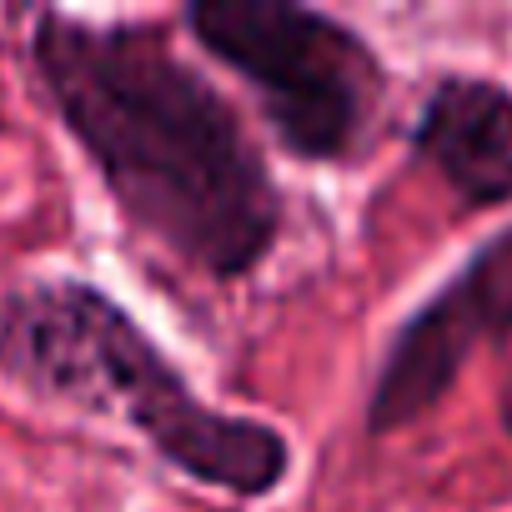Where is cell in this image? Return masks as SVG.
<instances>
[{"instance_id": "8992f818", "label": "cell", "mask_w": 512, "mask_h": 512, "mask_svg": "<svg viewBox=\"0 0 512 512\" xmlns=\"http://www.w3.org/2000/svg\"><path fill=\"white\" fill-rule=\"evenodd\" d=\"M502 422H507V432H512V377H507V387H502Z\"/></svg>"}, {"instance_id": "3957f363", "label": "cell", "mask_w": 512, "mask_h": 512, "mask_svg": "<svg viewBox=\"0 0 512 512\" xmlns=\"http://www.w3.org/2000/svg\"><path fill=\"white\" fill-rule=\"evenodd\" d=\"M191 36L262 101L277 141L302 161H347L367 146L382 106V66L372 46L292 0H196Z\"/></svg>"}, {"instance_id": "7a4b0ae2", "label": "cell", "mask_w": 512, "mask_h": 512, "mask_svg": "<svg viewBox=\"0 0 512 512\" xmlns=\"http://www.w3.org/2000/svg\"><path fill=\"white\" fill-rule=\"evenodd\" d=\"M0 377L46 402L121 417L176 472L236 497H267L292 472L277 427L211 412L136 317L91 282L51 277L0 302Z\"/></svg>"}, {"instance_id": "6da1fadb", "label": "cell", "mask_w": 512, "mask_h": 512, "mask_svg": "<svg viewBox=\"0 0 512 512\" xmlns=\"http://www.w3.org/2000/svg\"><path fill=\"white\" fill-rule=\"evenodd\" d=\"M31 61L136 231L216 282L251 277L272 256L282 186L236 111L156 26H91L46 11Z\"/></svg>"}, {"instance_id": "5b68a950", "label": "cell", "mask_w": 512, "mask_h": 512, "mask_svg": "<svg viewBox=\"0 0 512 512\" xmlns=\"http://www.w3.org/2000/svg\"><path fill=\"white\" fill-rule=\"evenodd\" d=\"M412 141L467 206L512 201V96L497 81H437L422 101Z\"/></svg>"}, {"instance_id": "277c9868", "label": "cell", "mask_w": 512, "mask_h": 512, "mask_svg": "<svg viewBox=\"0 0 512 512\" xmlns=\"http://www.w3.org/2000/svg\"><path fill=\"white\" fill-rule=\"evenodd\" d=\"M507 332H512V226L497 231L392 337L372 402H367V432L387 437L427 417L457 382L462 362L482 342H497Z\"/></svg>"}]
</instances>
